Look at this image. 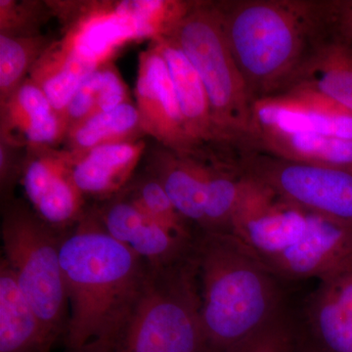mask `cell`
Listing matches in <instances>:
<instances>
[{
    "label": "cell",
    "mask_w": 352,
    "mask_h": 352,
    "mask_svg": "<svg viewBox=\"0 0 352 352\" xmlns=\"http://www.w3.org/2000/svg\"><path fill=\"white\" fill-rule=\"evenodd\" d=\"M60 263L69 314L67 349L115 346L147 283L150 265L106 232L94 210L62 234Z\"/></svg>",
    "instance_id": "1"
},
{
    "label": "cell",
    "mask_w": 352,
    "mask_h": 352,
    "mask_svg": "<svg viewBox=\"0 0 352 352\" xmlns=\"http://www.w3.org/2000/svg\"><path fill=\"white\" fill-rule=\"evenodd\" d=\"M252 102L283 94L327 27L325 0L217 2Z\"/></svg>",
    "instance_id": "2"
},
{
    "label": "cell",
    "mask_w": 352,
    "mask_h": 352,
    "mask_svg": "<svg viewBox=\"0 0 352 352\" xmlns=\"http://www.w3.org/2000/svg\"><path fill=\"white\" fill-rule=\"evenodd\" d=\"M201 319L208 352H227L276 318L274 275L235 235L197 236Z\"/></svg>",
    "instance_id": "3"
},
{
    "label": "cell",
    "mask_w": 352,
    "mask_h": 352,
    "mask_svg": "<svg viewBox=\"0 0 352 352\" xmlns=\"http://www.w3.org/2000/svg\"><path fill=\"white\" fill-rule=\"evenodd\" d=\"M113 352H208L195 251L173 265L150 266L144 291Z\"/></svg>",
    "instance_id": "4"
},
{
    "label": "cell",
    "mask_w": 352,
    "mask_h": 352,
    "mask_svg": "<svg viewBox=\"0 0 352 352\" xmlns=\"http://www.w3.org/2000/svg\"><path fill=\"white\" fill-rule=\"evenodd\" d=\"M205 85L219 143L242 145L252 129V102L229 47L217 2H189L168 34Z\"/></svg>",
    "instance_id": "5"
},
{
    "label": "cell",
    "mask_w": 352,
    "mask_h": 352,
    "mask_svg": "<svg viewBox=\"0 0 352 352\" xmlns=\"http://www.w3.org/2000/svg\"><path fill=\"white\" fill-rule=\"evenodd\" d=\"M61 237L24 204H6L1 223L2 258L12 268L51 347L65 336L69 321L68 296L60 263Z\"/></svg>",
    "instance_id": "6"
},
{
    "label": "cell",
    "mask_w": 352,
    "mask_h": 352,
    "mask_svg": "<svg viewBox=\"0 0 352 352\" xmlns=\"http://www.w3.org/2000/svg\"><path fill=\"white\" fill-rule=\"evenodd\" d=\"M236 160L243 175L261 183L296 207L352 227V168L289 161L239 148Z\"/></svg>",
    "instance_id": "7"
},
{
    "label": "cell",
    "mask_w": 352,
    "mask_h": 352,
    "mask_svg": "<svg viewBox=\"0 0 352 352\" xmlns=\"http://www.w3.org/2000/svg\"><path fill=\"white\" fill-rule=\"evenodd\" d=\"M75 157L56 147L28 148L20 179L32 212L60 234L82 219L85 197L73 175Z\"/></svg>",
    "instance_id": "8"
},
{
    "label": "cell",
    "mask_w": 352,
    "mask_h": 352,
    "mask_svg": "<svg viewBox=\"0 0 352 352\" xmlns=\"http://www.w3.org/2000/svg\"><path fill=\"white\" fill-rule=\"evenodd\" d=\"M66 22L62 41L88 63L100 67L131 41L143 39L126 1L50 4Z\"/></svg>",
    "instance_id": "9"
},
{
    "label": "cell",
    "mask_w": 352,
    "mask_h": 352,
    "mask_svg": "<svg viewBox=\"0 0 352 352\" xmlns=\"http://www.w3.org/2000/svg\"><path fill=\"white\" fill-rule=\"evenodd\" d=\"M135 97L145 134L171 151L197 155L198 150L185 129L166 61L153 41L139 54Z\"/></svg>",
    "instance_id": "10"
},
{
    "label": "cell",
    "mask_w": 352,
    "mask_h": 352,
    "mask_svg": "<svg viewBox=\"0 0 352 352\" xmlns=\"http://www.w3.org/2000/svg\"><path fill=\"white\" fill-rule=\"evenodd\" d=\"M92 210L109 235L152 267L179 263L195 250L197 239L187 240L173 233L145 214L122 191Z\"/></svg>",
    "instance_id": "11"
},
{
    "label": "cell",
    "mask_w": 352,
    "mask_h": 352,
    "mask_svg": "<svg viewBox=\"0 0 352 352\" xmlns=\"http://www.w3.org/2000/svg\"><path fill=\"white\" fill-rule=\"evenodd\" d=\"M256 132L314 133L352 139V113L311 95H278L252 105L251 136Z\"/></svg>",
    "instance_id": "12"
},
{
    "label": "cell",
    "mask_w": 352,
    "mask_h": 352,
    "mask_svg": "<svg viewBox=\"0 0 352 352\" xmlns=\"http://www.w3.org/2000/svg\"><path fill=\"white\" fill-rule=\"evenodd\" d=\"M285 94L311 95L352 113L351 41L327 22Z\"/></svg>",
    "instance_id": "13"
},
{
    "label": "cell",
    "mask_w": 352,
    "mask_h": 352,
    "mask_svg": "<svg viewBox=\"0 0 352 352\" xmlns=\"http://www.w3.org/2000/svg\"><path fill=\"white\" fill-rule=\"evenodd\" d=\"M67 129L47 96L28 76L1 104V141L16 147H56Z\"/></svg>",
    "instance_id": "14"
},
{
    "label": "cell",
    "mask_w": 352,
    "mask_h": 352,
    "mask_svg": "<svg viewBox=\"0 0 352 352\" xmlns=\"http://www.w3.org/2000/svg\"><path fill=\"white\" fill-rule=\"evenodd\" d=\"M149 173L163 185L183 219L201 232L207 207V159L200 154H182L163 147L152 159Z\"/></svg>",
    "instance_id": "15"
},
{
    "label": "cell",
    "mask_w": 352,
    "mask_h": 352,
    "mask_svg": "<svg viewBox=\"0 0 352 352\" xmlns=\"http://www.w3.org/2000/svg\"><path fill=\"white\" fill-rule=\"evenodd\" d=\"M152 41L166 61L190 140L198 151L205 143L219 142L207 90L198 72L170 36Z\"/></svg>",
    "instance_id": "16"
},
{
    "label": "cell",
    "mask_w": 352,
    "mask_h": 352,
    "mask_svg": "<svg viewBox=\"0 0 352 352\" xmlns=\"http://www.w3.org/2000/svg\"><path fill=\"white\" fill-rule=\"evenodd\" d=\"M307 316L321 352H352V267L320 279Z\"/></svg>",
    "instance_id": "17"
},
{
    "label": "cell",
    "mask_w": 352,
    "mask_h": 352,
    "mask_svg": "<svg viewBox=\"0 0 352 352\" xmlns=\"http://www.w3.org/2000/svg\"><path fill=\"white\" fill-rule=\"evenodd\" d=\"M144 141L101 146L75 157L74 179L83 196L108 200L131 182L144 154Z\"/></svg>",
    "instance_id": "18"
},
{
    "label": "cell",
    "mask_w": 352,
    "mask_h": 352,
    "mask_svg": "<svg viewBox=\"0 0 352 352\" xmlns=\"http://www.w3.org/2000/svg\"><path fill=\"white\" fill-rule=\"evenodd\" d=\"M43 324L12 268L0 261V352H50Z\"/></svg>",
    "instance_id": "19"
},
{
    "label": "cell",
    "mask_w": 352,
    "mask_h": 352,
    "mask_svg": "<svg viewBox=\"0 0 352 352\" xmlns=\"http://www.w3.org/2000/svg\"><path fill=\"white\" fill-rule=\"evenodd\" d=\"M245 147L300 163L352 168V139L314 133L256 132Z\"/></svg>",
    "instance_id": "20"
},
{
    "label": "cell",
    "mask_w": 352,
    "mask_h": 352,
    "mask_svg": "<svg viewBox=\"0 0 352 352\" xmlns=\"http://www.w3.org/2000/svg\"><path fill=\"white\" fill-rule=\"evenodd\" d=\"M97 68L59 39L44 51L28 76L43 89L55 112L64 120L69 101Z\"/></svg>",
    "instance_id": "21"
},
{
    "label": "cell",
    "mask_w": 352,
    "mask_h": 352,
    "mask_svg": "<svg viewBox=\"0 0 352 352\" xmlns=\"http://www.w3.org/2000/svg\"><path fill=\"white\" fill-rule=\"evenodd\" d=\"M145 134L140 116L132 102L97 113L69 129L65 138L66 148L74 157L85 154L101 146L134 142Z\"/></svg>",
    "instance_id": "22"
},
{
    "label": "cell",
    "mask_w": 352,
    "mask_h": 352,
    "mask_svg": "<svg viewBox=\"0 0 352 352\" xmlns=\"http://www.w3.org/2000/svg\"><path fill=\"white\" fill-rule=\"evenodd\" d=\"M131 101L126 85L112 62L102 65L88 76L69 101L64 113L67 133L83 120Z\"/></svg>",
    "instance_id": "23"
},
{
    "label": "cell",
    "mask_w": 352,
    "mask_h": 352,
    "mask_svg": "<svg viewBox=\"0 0 352 352\" xmlns=\"http://www.w3.org/2000/svg\"><path fill=\"white\" fill-rule=\"evenodd\" d=\"M52 43L41 34H0V105L27 80L32 67Z\"/></svg>",
    "instance_id": "24"
},
{
    "label": "cell",
    "mask_w": 352,
    "mask_h": 352,
    "mask_svg": "<svg viewBox=\"0 0 352 352\" xmlns=\"http://www.w3.org/2000/svg\"><path fill=\"white\" fill-rule=\"evenodd\" d=\"M145 214L173 233L187 240H196L191 224L177 212L161 182L151 173L131 182L122 190Z\"/></svg>",
    "instance_id": "25"
},
{
    "label": "cell",
    "mask_w": 352,
    "mask_h": 352,
    "mask_svg": "<svg viewBox=\"0 0 352 352\" xmlns=\"http://www.w3.org/2000/svg\"><path fill=\"white\" fill-rule=\"evenodd\" d=\"M43 19V6L36 2L0 1V34L12 36L38 34L36 27Z\"/></svg>",
    "instance_id": "26"
},
{
    "label": "cell",
    "mask_w": 352,
    "mask_h": 352,
    "mask_svg": "<svg viewBox=\"0 0 352 352\" xmlns=\"http://www.w3.org/2000/svg\"><path fill=\"white\" fill-rule=\"evenodd\" d=\"M227 352H294V337L287 322L278 315L270 323Z\"/></svg>",
    "instance_id": "27"
},
{
    "label": "cell",
    "mask_w": 352,
    "mask_h": 352,
    "mask_svg": "<svg viewBox=\"0 0 352 352\" xmlns=\"http://www.w3.org/2000/svg\"><path fill=\"white\" fill-rule=\"evenodd\" d=\"M17 149L19 147L8 144L4 141L0 143V186L2 199L3 196L6 199L10 196L14 185L20 179L24 160L19 162L15 154Z\"/></svg>",
    "instance_id": "28"
},
{
    "label": "cell",
    "mask_w": 352,
    "mask_h": 352,
    "mask_svg": "<svg viewBox=\"0 0 352 352\" xmlns=\"http://www.w3.org/2000/svg\"><path fill=\"white\" fill-rule=\"evenodd\" d=\"M329 27L352 43V0H326Z\"/></svg>",
    "instance_id": "29"
},
{
    "label": "cell",
    "mask_w": 352,
    "mask_h": 352,
    "mask_svg": "<svg viewBox=\"0 0 352 352\" xmlns=\"http://www.w3.org/2000/svg\"><path fill=\"white\" fill-rule=\"evenodd\" d=\"M112 344L104 342H92L80 349H68L67 352H113Z\"/></svg>",
    "instance_id": "30"
},
{
    "label": "cell",
    "mask_w": 352,
    "mask_h": 352,
    "mask_svg": "<svg viewBox=\"0 0 352 352\" xmlns=\"http://www.w3.org/2000/svg\"><path fill=\"white\" fill-rule=\"evenodd\" d=\"M305 352H321V351H305Z\"/></svg>",
    "instance_id": "31"
}]
</instances>
